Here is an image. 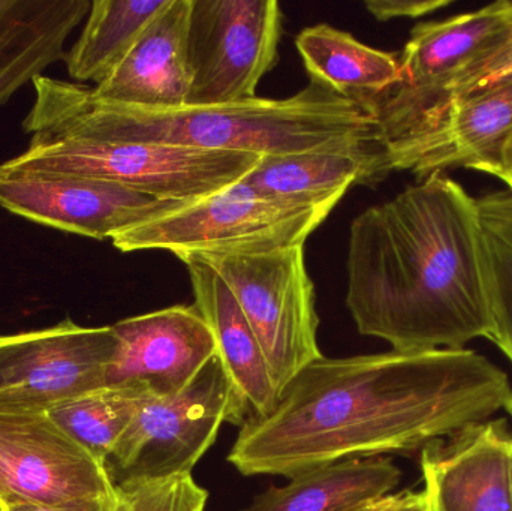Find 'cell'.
<instances>
[{
	"instance_id": "21",
	"label": "cell",
	"mask_w": 512,
	"mask_h": 511,
	"mask_svg": "<svg viewBox=\"0 0 512 511\" xmlns=\"http://www.w3.org/2000/svg\"><path fill=\"white\" fill-rule=\"evenodd\" d=\"M400 479L390 459H348L298 474L240 511H351L391 495Z\"/></svg>"
},
{
	"instance_id": "5",
	"label": "cell",
	"mask_w": 512,
	"mask_h": 511,
	"mask_svg": "<svg viewBox=\"0 0 512 511\" xmlns=\"http://www.w3.org/2000/svg\"><path fill=\"white\" fill-rule=\"evenodd\" d=\"M328 207L292 206L261 197L245 183L191 201L111 239L120 252L162 249L185 254H261L304 246Z\"/></svg>"
},
{
	"instance_id": "10",
	"label": "cell",
	"mask_w": 512,
	"mask_h": 511,
	"mask_svg": "<svg viewBox=\"0 0 512 511\" xmlns=\"http://www.w3.org/2000/svg\"><path fill=\"white\" fill-rule=\"evenodd\" d=\"M188 203L159 200L99 177L17 167L9 161L0 165V207L90 239L111 240Z\"/></svg>"
},
{
	"instance_id": "8",
	"label": "cell",
	"mask_w": 512,
	"mask_h": 511,
	"mask_svg": "<svg viewBox=\"0 0 512 511\" xmlns=\"http://www.w3.org/2000/svg\"><path fill=\"white\" fill-rule=\"evenodd\" d=\"M283 33L277 0H192L186 105L233 104L258 98L262 77L276 66Z\"/></svg>"
},
{
	"instance_id": "18",
	"label": "cell",
	"mask_w": 512,
	"mask_h": 511,
	"mask_svg": "<svg viewBox=\"0 0 512 511\" xmlns=\"http://www.w3.org/2000/svg\"><path fill=\"white\" fill-rule=\"evenodd\" d=\"M191 279L195 306L215 336L218 357L251 416H267L279 392L248 318L219 273L198 254L180 255Z\"/></svg>"
},
{
	"instance_id": "15",
	"label": "cell",
	"mask_w": 512,
	"mask_h": 511,
	"mask_svg": "<svg viewBox=\"0 0 512 511\" xmlns=\"http://www.w3.org/2000/svg\"><path fill=\"white\" fill-rule=\"evenodd\" d=\"M512 29V2L501 0L478 11L420 23L400 57L402 81L375 101L369 113L427 95L495 50Z\"/></svg>"
},
{
	"instance_id": "26",
	"label": "cell",
	"mask_w": 512,
	"mask_h": 511,
	"mask_svg": "<svg viewBox=\"0 0 512 511\" xmlns=\"http://www.w3.org/2000/svg\"><path fill=\"white\" fill-rule=\"evenodd\" d=\"M209 494L191 474L116 485L113 511H206Z\"/></svg>"
},
{
	"instance_id": "9",
	"label": "cell",
	"mask_w": 512,
	"mask_h": 511,
	"mask_svg": "<svg viewBox=\"0 0 512 511\" xmlns=\"http://www.w3.org/2000/svg\"><path fill=\"white\" fill-rule=\"evenodd\" d=\"M119 339L113 326H56L0 335V411H48L107 386Z\"/></svg>"
},
{
	"instance_id": "25",
	"label": "cell",
	"mask_w": 512,
	"mask_h": 511,
	"mask_svg": "<svg viewBox=\"0 0 512 511\" xmlns=\"http://www.w3.org/2000/svg\"><path fill=\"white\" fill-rule=\"evenodd\" d=\"M144 396L135 387L104 386L66 399L47 413L69 437L107 464Z\"/></svg>"
},
{
	"instance_id": "4",
	"label": "cell",
	"mask_w": 512,
	"mask_h": 511,
	"mask_svg": "<svg viewBox=\"0 0 512 511\" xmlns=\"http://www.w3.org/2000/svg\"><path fill=\"white\" fill-rule=\"evenodd\" d=\"M12 165L99 177L168 201H195L240 182L261 156L171 144L101 141L35 129Z\"/></svg>"
},
{
	"instance_id": "29",
	"label": "cell",
	"mask_w": 512,
	"mask_h": 511,
	"mask_svg": "<svg viewBox=\"0 0 512 511\" xmlns=\"http://www.w3.org/2000/svg\"><path fill=\"white\" fill-rule=\"evenodd\" d=\"M393 511H427L426 497H424L423 491L400 492L399 503Z\"/></svg>"
},
{
	"instance_id": "34",
	"label": "cell",
	"mask_w": 512,
	"mask_h": 511,
	"mask_svg": "<svg viewBox=\"0 0 512 511\" xmlns=\"http://www.w3.org/2000/svg\"><path fill=\"white\" fill-rule=\"evenodd\" d=\"M512 511V510H511Z\"/></svg>"
},
{
	"instance_id": "1",
	"label": "cell",
	"mask_w": 512,
	"mask_h": 511,
	"mask_svg": "<svg viewBox=\"0 0 512 511\" xmlns=\"http://www.w3.org/2000/svg\"><path fill=\"white\" fill-rule=\"evenodd\" d=\"M508 375L477 351L321 359L251 416L228 462L243 476L292 477L348 459L411 453L504 410Z\"/></svg>"
},
{
	"instance_id": "33",
	"label": "cell",
	"mask_w": 512,
	"mask_h": 511,
	"mask_svg": "<svg viewBox=\"0 0 512 511\" xmlns=\"http://www.w3.org/2000/svg\"><path fill=\"white\" fill-rule=\"evenodd\" d=\"M0 511H5L3 510L2 504H0Z\"/></svg>"
},
{
	"instance_id": "6",
	"label": "cell",
	"mask_w": 512,
	"mask_h": 511,
	"mask_svg": "<svg viewBox=\"0 0 512 511\" xmlns=\"http://www.w3.org/2000/svg\"><path fill=\"white\" fill-rule=\"evenodd\" d=\"M249 417L248 404L216 356L182 392L144 396L108 462L122 473L120 483L191 474L225 422L242 426Z\"/></svg>"
},
{
	"instance_id": "17",
	"label": "cell",
	"mask_w": 512,
	"mask_h": 511,
	"mask_svg": "<svg viewBox=\"0 0 512 511\" xmlns=\"http://www.w3.org/2000/svg\"><path fill=\"white\" fill-rule=\"evenodd\" d=\"M391 171L385 147L369 146L261 156L242 182L268 200L334 209L352 185L381 182Z\"/></svg>"
},
{
	"instance_id": "32",
	"label": "cell",
	"mask_w": 512,
	"mask_h": 511,
	"mask_svg": "<svg viewBox=\"0 0 512 511\" xmlns=\"http://www.w3.org/2000/svg\"><path fill=\"white\" fill-rule=\"evenodd\" d=\"M507 186H508V189H511V191H512V176H511L510 182L507 183Z\"/></svg>"
},
{
	"instance_id": "30",
	"label": "cell",
	"mask_w": 512,
	"mask_h": 511,
	"mask_svg": "<svg viewBox=\"0 0 512 511\" xmlns=\"http://www.w3.org/2000/svg\"><path fill=\"white\" fill-rule=\"evenodd\" d=\"M400 494H391L381 500L373 501V503L364 504L351 511H393L394 507L399 503Z\"/></svg>"
},
{
	"instance_id": "23",
	"label": "cell",
	"mask_w": 512,
	"mask_h": 511,
	"mask_svg": "<svg viewBox=\"0 0 512 511\" xmlns=\"http://www.w3.org/2000/svg\"><path fill=\"white\" fill-rule=\"evenodd\" d=\"M492 341L512 363V191L477 198Z\"/></svg>"
},
{
	"instance_id": "28",
	"label": "cell",
	"mask_w": 512,
	"mask_h": 511,
	"mask_svg": "<svg viewBox=\"0 0 512 511\" xmlns=\"http://www.w3.org/2000/svg\"><path fill=\"white\" fill-rule=\"evenodd\" d=\"M116 494V492H114ZM113 497L83 498L59 504L21 503L5 507V511H113Z\"/></svg>"
},
{
	"instance_id": "24",
	"label": "cell",
	"mask_w": 512,
	"mask_h": 511,
	"mask_svg": "<svg viewBox=\"0 0 512 511\" xmlns=\"http://www.w3.org/2000/svg\"><path fill=\"white\" fill-rule=\"evenodd\" d=\"M512 77V29L507 38L486 56L459 72L447 83L427 95L412 99L396 107L373 111L379 138L384 146L405 140L423 128L450 102L469 95L475 90Z\"/></svg>"
},
{
	"instance_id": "12",
	"label": "cell",
	"mask_w": 512,
	"mask_h": 511,
	"mask_svg": "<svg viewBox=\"0 0 512 511\" xmlns=\"http://www.w3.org/2000/svg\"><path fill=\"white\" fill-rule=\"evenodd\" d=\"M393 171L426 179L448 168L512 176V77L450 102L405 140L385 147Z\"/></svg>"
},
{
	"instance_id": "14",
	"label": "cell",
	"mask_w": 512,
	"mask_h": 511,
	"mask_svg": "<svg viewBox=\"0 0 512 511\" xmlns=\"http://www.w3.org/2000/svg\"><path fill=\"white\" fill-rule=\"evenodd\" d=\"M427 511H511L512 431L475 423L421 449Z\"/></svg>"
},
{
	"instance_id": "13",
	"label": "cell",
	"mask_w": 512,
	"mask_h": 511,
	"mask_svg": "<svg viewBox=\"0 0 512 511\" xmlns=\"http://www.w3.org/2000/svg\"><path fill=\"white\" fill-rule=\"evenodd\" d=\"M119 339L107 386L164 398L182 392L218 356L215 336L197 306L177 305L113 324Z\"/></svg>"
},
{
	"instance_id": "3",
	"label": "cell",
	"mask_w": 512,
	"mask_h": 511,
	"mask_svg": "<svg viewBox=\"0 0 512 511\" xmlns=\"http://www.w3.org/2000/svg\"><path fill=\"white\" fill-rule=\"evenodd\" d=\"M32 84L35 102L23 122L26 132L44 129L89 140L256 156L384 146L372 114L318 81L310 80L286 99L179 108L104 101L90 87L47 75H39Z\"/></svg>"
},
{
	"instance_id": "16",
	"label": "cell",
	"mask_w": 512,
	"mask_h": 511,
	"mask_svg": "<svg viewBox=\"0 0 512 511\" xmlns=\"http://www.w3.org/2000/svg\"><path fill=\"white\" fill-rule=\"evenodd\" d=\"M191 8L192 0H170L93 93L104 101L134 107H185L191 90Z\"/></svg>"
},
{
	"instance_id": "22",
	"label": "cell",
	"mask_w": 512,
	"mask_h": 511,
	"mask_svg": "<svg viewBox=\"0 0 512 511\" xmlns=\"http://www.w3.org/2000/svg\"><path fill=\"white\" fill-rule=\"evenodd\" d=\"M170 0H95L78 41L65 56L69 75L101 84L125 59Z\"/></svg>"
},
{
	"instance_id": "19",
	"label": "cell",
	"mask_w": 512,
	"mask_h": 511,
	"mask_svg": "<svg viewBox=\"0 0 512 511\" xmlns=\"http://www.w3.org/2000/svg\"><path fill=\"white\" fill-rule=\"evenodd\" d=\"M89 0H0V105L65 57Z\"/></svg>"
},
{
	"instance_id": "31",
	"label": "cell",
	"mask_w": 512,
	"mask_h": 511,
	"mask_svg": "<svg viewBox=\"0 0 512 511\" xmlns=\"http://www.w3.org/2000/svg\"><path fill=\"white\" fill-rule=\"evenodd\" d=\"M504 410L507 411V413L512 417V393L510 399H508L507 405H505Z\"/></svg>"
},
{
	"instance_id": "27",
	"label": "cell",
	"mask_w": 512,
	"mask_h": 511,
	"mask_svg": "<svg viewBox=\"0 0 512 511\" xmlns=\"http://www.w3.org/2000/svg\"><path fill=\"white\" fill-rule=\"evenodd\" d=\"M451 0H366L367 11L379 21L418 18L450 5Z\"/></svg>"
},
{
	"instance_id": "11",
	"label": "cell",
	"mask_w": 512,
	"mask_h": 511,
	"mask_svg": "<svg viewBox=\"0 0 512 511\" xmlns=\"http://www.w3.org/2000/svg\"><path fill=\"white\" fill-rule=\"evenodd\" d=\"M108 465L47 411H0V504H59L113 497Z\"/></svg>"
},
{
	"instance_id": "7",
	"label": "cell",
	"mask_w": 512,
	"mask_h": 511,
	"mask_svg": "<svg viewBox=\"0 0 512 511\" xmlns=\"http://www.w3.org/2000/svg\"><path fill=\"white\" fill-rule=\"evenodd\" d=\"M236 297L267 360L277 392L322 354L315 285L304 246L261 254H198Z\"/></svg>"
},
{
	"instance_id": "2",
	"label": "cell",
	"mask_w": 512,
	"mask_h": 511,
	"mask_svg": "<svg viewBox=\"0 0 512 511\" xmlns=\"http://www.w3.org/2000/svg\"><path fill=\"white\" fill-rule=\"evenodd\" d=\"M346 308L394 351L462 350L489 339L477 198L432 174L352 221Z\"/></svg>"
},
{
	"instance_id": "20",
	"label": "cell",
	"mask_w": 512,
	"mask_h": 511,
	"mask_svg": "<svg viewBox=\"0 0 512 511\" xmlns=\"http://www.w3.org/2000/svg\"><path fill=\"white\" fill-rule=\"evenodd\" d=\"M295 47L310 80L357 102L367 113L402 81L399 54L369 47L330 24L301 30Z\"/></svg>"
}]
</instances>
